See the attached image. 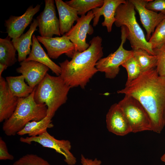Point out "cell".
I'll return each instance as SVG.
<instances>
[{"label":"cell","instance_id":"obj_1","mask_svg":"<svg viewBox=\"0 0 165 165\" xmlns=\"http://www.w3.org/2000/svg\"><path fill=\"white\" fill-rule=\"evenodd\" d=\"M117 93L139 101L150 117L152 131L158 134L161 132L165 126L163 115L165 109V77L160 76L156 68L142 72Z\"/></svg>","mask_w":165,"mask_h":165},{"label":"cell","instance_id":"obj_2","mask_svg":"<svg viewBox=\"0 0 165 165\" xmlns=\"http://www.w3.org/2000/svg\"><path fill=\"white\" fill-rule=\"evenodd\" d=\"M102 41L99 36L94 37L86 50L75 52L70 61L66 59L59 63L61 69L60 76L71 88L80 86L84 89L98 72L96 65L103 56Z\"/></svg>","mask_w":165,"mask_h":165},{"label":"cell","instance_id":"obj_3","mask_svg":"<svg viewBox=\"0 0 165 165\" xmlns=\"http://www.w3.org/2000/svg\"><path fill=\"white\" fill-rule=\"evenodd\" d=\"M35 87L27 97L19 98L17 107L12 116L4 121L2 130L5 134L12 136L17 134L28 122L40 121L47 115L45 104H38L34 99Z\"/></svg>","mask_w":165,"mask_h":165},{"label":"cell","instance_id":"obj_4","mask_svg":"<svg viewBox=\"0 0 165 165\" xmlns=\"http://www.w3.org/2000/svg\"><path fill=\"white\" fill-rule=\"evenodd\" d=\"M71 88L59 76L47 73L35 87L34 98L38 104H45L47 107V116L52 118L56 112L68 99Z\"/></svg>","mask_w":165,"mask_h":165},{"label":"cell","instance_id":"obj_5","mask_svg":"<svg viewBox=\"0 0 165 165\" xmlns=\"http://www.w3.org/2000/svg\"><path fill=\"white\" fill-rule=\"evenodd\" d=\"M135 7L130 0L120 5L117 8L115 15V24L118 27L124 26L127 37L132 50L141 49L150 54L155 55L151 44L147 40L144 33L138 23L135 16Z\"/></svg>","mask_w":165,"mask_h":165},{"label":"cell","instance_id":"obj_6","mask_svg":"<svg viewBox=\"0 0 165 165\" xmlns=\"http://www.w3.org/2000/svg\"><path fill=\"white\" fill-rule=\"evenodd\" d=\"M118 104L130 124L132 132L152 131V124L150 117L137 99L125 95L123 98Z\"/></svg>","mask_w":165,"mask_h":165},{"label":"cell","instance_id":"obj_7","mask_svg":"<svg viewBox=\"0 0 165 165\" xmlns=\"http://www.w3.org/2000/svg\"><path fill=\"white\" fill-rule=\"evenodd\" d=\"M121 41L118 49L108 56L102 58L97 62L96 67L98 72L105 73L106 78L113 79L119 73V67L128 59L133 56V50L124 48L123 44L126 42L127 30L124 26L121 27Z\"/></svg>","mask_w":165,"mask_h":165},{"label":"cell","instance_id":"obj_8","mask_svg":"<svg viewBox=\"0 0 165 165\" xmlns=\"http://www.w3.org/2000/svg\"><path fill=\"white\" fill-rule=\"evenodd\" d=\"M20 141L29 145L32 142H37L43 147L54 150L63 156L64 162L68 165H74L76 163V158L71 152L70 142L67 140L57 139L47 131L37 136L20 137Z\"/></svg>","mask_w":165,"mask_h":165},{"label":"cell","instance_id":"obj_9","mask_svg":"<svg viewBox=\"0 0 165 165\" xmlns=\"http://www.w3.org/2000/svg\"><path fill=\"white\" fill-rule=\"evenodd\" d=\"M94 17L92 10L86 15L81 16L69 31L65 35L69 39L75 47V52H82L87 49L90 45L87 43V34L91 35L94 31L91 21Z\"/></svg>","mask_w":165,"mask_h":165},{"label":"cell","instance_id":"obj_10","mask_svg":"<svg viewBox=\"0 0 165 165\" xmlns=\"http://www.w3.org/2000/svg\"><path fill=\"white\" fill-rule=\"evenodd\" d=\"M44 10L36 19L40 36L51 38L54 35L60 36L59 20L56 15L55 1L45 0Z\"/></svg>","mask_w":165,"mask_h":165},{"label":"cell","instance_id":"obj_11","mask_svg":"<svg viewBox=\"0 0 165 165\" xmlns=\"http://www.w3.org/2000/svg\"><path fill=\"white\" fill-rule=\"evenodd\" d=\"M36 38L39 42L46 48L47 54L50 58L57 59L63 54L72 58L75 52V47L65 35L60 37L51 38L38 35Z\"/></svg>","mask_w":165,"mask_h":165},{"label":"cell","instance_id":"obj_12","mask_svg":"<svg viewBox=\"0 0 165 165\" xmlns=\"http://www.w3.org/2000/svg\"><path fill=\"white\" fill-rule=\"evenodd\" d=\"M41 5L38 4L35 7L30 6L22 15L16 16L11 15L5 21L8 36L12 39L20 36L25 28L33 20V17L40 10Z\"/></svg>","mask_w":165,"mask_h":165},{"label":"cell","instance_id":"obj_13","mask_svg":"<svg viewBox=\"0 0 165 165\" xmlns=\"http://www.w3.org/2000/svg\"><path fill=\"white\" fill-rule=\"evenodd\" d=\"M150 0H130L139 15L141 22L146 32L148 41L156 28L165 17V14L147 9L146 4Z\"/></svg>","mask_w":165,"mask_h":165},{"label":"cell","instance_id":"obj_14","mask_svg":"<svg viewBox=\"0 0 165 165\" xmlns=\"http://www.w3.org/2000/svg\"><path fill=\"white\" fill-rule=\"evenodd\" d=\"M107 128L117 135L123 136L132 132L130 124L118 103L112 105L106 115Z\"/></svg>","mask_w":165,"mask_h":165},{"label":"cell","instance_id":"obj_15","mask_svg":"<svg viewBox=\"0 0 165 165\" xmlns=\"http://www.w3.org/2000/svg\"><path fill=\"white\" fill-rule=\"evenodd\" d=\"M16 69L21 73L28 85L34 89L43 79L49 68L46 65L34 61H23Z\"/></svg>","mask_w":165,"mask_h":165},{"label":"cell","instance_id":"obj_16","mask_svg":"<svg viewBox=\"0 0 165 165\" xmlns=\"http://www.w3.org/2000/svg\"><path fill=\"white\" fill-rule=\"evenodd\" d=\"M125 0H104L102 6L97 7L92 10L94 15L93 26H96L98 24L100 17L103 15L104 18L102 23L103 26L105 27L108 32L112 31V25L116 19L115 15L118 7L121 4L126 2Z\"/></svg>","mask_w":165,"mask_h":165},{"label":"cell","instance_id":"obj_17","mask_svg":"<svg viewBox=\"0 0 165 165\" xmlns=\"http://www.w3.org/2000/svg\"><path fill=\"white\" fill-rule=\"evenodd\" d=\"M19 98L10 92L6 80L0 77V122L9 119L17 105Z\"/></svg>","mask_w":165,"mask_h":165},{"label":"cell","instance_id":"obj_18","mask_svg":"<svg viewBox=\"0 0 165 165\" xmlns=\"http://www.w3.org/2000/svg\"><path fill=\"white\" fill-rule=\"evenodd\" d=\"M58 13L60 31L63 35L68 32L79 17L77 10L61 0H55Z\"/></svg>","mask_w":165,"mask_h":165},{"label":"cell","instance_id":"obj_19","mask_svg":"<svg viewBox=\"0 0 165 165\" xmlns=\"http://www.w3.org/2000/svg\"><path fill=\"white\" fill-rule=\"evenodd\" d=\"M38 24L36 19L33 20L29 30L19 37L12 39V41L18 52V61L19 62L25 61L27 56L30 53L31 46L32 45V37L34 32L37 30Z\"/></svg>","mask_w":165,"mask_h":165},{"label":"cell","instance_id":"obj_20","mask_svg":"<svg viewBox=\"0 0 165 165\" xmlns=\"http://www.w3.org/2000/svg\"><path fill=\"white\" fill-rule=\"evenodd\" d=\"M25 61H34L47 66L57 76L61 72L60 66L51 60L45 52L35 35L32 37V45L31 52Z\"/></svg>","mask_w":165,"mask_h":165},{"label":"cell","instance_id":"obj_21","mask_svg":"<svg viewBox=\"0 0 165 165\" xmlns=\"http://www.w3.org/2000/svg\"><path fill=\"white\" fill-rule=\"evenodd\" d=\"M52 119L46 116L40 121L30 122L17 134L20 136L28 134L29 137H35L41 135L47 131V129L53 127Z\"/></svg>","mask_w":165,"mask_h":165},{"label":"cell","instance_id":"obj_22","mask_svg":"<svg viewBox=\"0 0 165 165\" xmlns=\"http://www.w3.org/2000/svg\"><path fill=\"white\" fill-rule=\"evenodd\" d=\"M6 80L10 92L19 98L28 97L33 90L34 89L26 83L25 79L22 75L7 76Z\"/></svg>","mask_w":165,"mask_h":165},{"label":"cell","instance_id":"obj_23","mask_svg":"<svg viewBox=\"0 0 165 165\" xmlns=\"http://www.w3.org/2000/svg\"><path fill=\"white\" fill-rule=\"evenodd\" d=\"M9 37L0 38V63L8 67L14 65L16 62V50Z\"/></svg>","mask_w":165,"mask_h":165},{"label":"cell","instance_id":"obj_24","mask_svg":"<svg viewBox=\"0 0 165 165\" xmlns=\"http://www.w3.org/2000/svg\"><path fill=\"white\" fill-rule=\"evenodd\" d=\"M133 50V57L138 63L142 72L156 68L157 64L156 55H150L141 49Z\"/></svg>","mask_w":165,"mask_h":165},{"label":"cell","instance_id":"obj_25","mask_svg":"<svg viewBox=\"0 0 165 165\" xmlns=\"http://www.w3.org/2000/svg\"><path fill=\"white\" fill-rule=\"evenodd\" d=\"M65 2L76 9L78 15L81 16L95 8L101 7L104 0H71Z\"/></svg>","mask_w":165,"mask_h":165},{"label":"cell","instance_id":"obj_26","mask_svg":"<svg viewBox=\"0 0 165 165\" xmlns=\"http://www.w3.org/2000/svg\"><path fill=\"white\" fill-rule=\"evenodd\" d=\"M148 42L154 52L165 44V17L156 27Z\"/></svg>","mask_w":165,"mask_h":165},{"label":"cell","instance_id":"obj_27","mask_svg":"<svg viewBox=\"0 0 165 165\" xmlns=\"http://www.w3.org/2000/svg\"><path fill=\"white\" fill-rule=\"evenodd\" d=\"M122 66L126 69L127 72L126 83L137 78L142 73L138 63L133 56L128 59Z\"/></svg>","mask_w":165,"mask_h":165},{"label":"cell","instance_id":"obj_28","mask_svg":"<svg viewBox=\"0 0 165 165\" xmlns=\"http://www.w3.org/2000/svg\"><path fill=\"white\" fill-rule=\"evenodd\" d=\"M13 165H51L48 161L37 155L27 154L15 161Z\"/></svg>","mask_w":165,"mask_h":165},{"label":"cell","instance_id":"obj_29","mask_svg":"<svg viewBox=\"0 0 165 165\" xmlns=\"http://www.w3.org/2000/svg\"><path fill=\"white\" fill-rule=\"evenodd\" d=\"M155 52L157 57L156 68L157 72L160 76L165 77V44Z\"/></svg>","mask_w":165,"mask_h":165},{"label":"cell","instance_id":"obj_30","mask_svg":"<svg viewBox=\"0 0 165 165\" xmlns=\"http://www.w3.org/2000/svg\"><path fill=\"white\" fill-rule=\"evenodd\" d=\"M145 7L149 10L165 14V0H150Z\"/></svg>","mask_w":165,"mask_h":165},{"label":"cell","instance_id":"obj_31","mask_svg":"<svg viewBox=\"0 0 165 165\" xmlns=\"http://www.w3.org/2000/svg\"><path fill=\"white\" fill-rule=\"evenodd\" d=\"M14 159L13 155L8 152L6 144L2 137L0 138V160H13Z\"/></svg>","mask_w":165,"mask_h":165},{"label":"cell","instance_id":"obj_32","mask_svg":"<svg viewBox=\"0 0 165 165\" xmlns=\"http://www.w3.org/2000/svg\"><path fill=\"white\" fill-rule=\"evenodd\" d=\"M81 163L82 165H101L102 162L95 158L94 160L86 158L83 155L81 156Z\"/></svg>","mask_w":165,"mask_h":165},{"label":"cell","instance_id":"obj_33","mask_svg":"<svg viewBox=\"0 0 165 165\" xmlns=\"http://www.w3.org/2000/svg\"><path fill=\"white\" fill-rule=\"evenodd\" d=\"M8 67L6 65L0 63V77L2 76V75L3 71L6 69Z\"/></svg>","mask_w":165,"mask_h":165},{"label":"cell","instance_id":"obj_34","mask_svg":"<svg viewBox=\"0 0 165 165\" xmlns=\"http://www.w3.org/2000/svg\"><path fill=\"white\" fill-rule=\"evenodd\" d=\"M163 124L165 126V109H164L163 115Z\"/></svg>","mask_w":165,"mask_h":165},{"label":"cell","instance_id":"obj_35","mask_svg":"<svg viewBox=\"0 0 165 165\" xmlns=\"http://www.w3.org/2000/svg\"><path fill=\"white\" fill-rule=\"evenodd\" d=\"M161 160L164 162L165 164V153L160 158Z\"/></svg>","mask_w":165,"mask_h":165}]
</instances>
